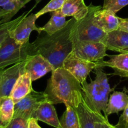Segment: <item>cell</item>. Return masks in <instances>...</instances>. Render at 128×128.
<instances>
[{
	"label": "cell",
	"mask_w": 128,
	"mask_h": 128,
	"mask_svg": "<svg viewBox=\"0 0 128 128\" xmlns=\"http://www.w3.org/2000/svg\"><path fill=\"white\" fill-rule=\"evenodd\" d=\"M77 20L74 18L67 21L61 30L51 35L40 36L32 42L36 54L48 60L54 70L63 66L64 60L72 52L74 42L72 36L73 26Z\"/></svg>",
	"instance_id": "6da1fadb"
},
{
	"label": "cell",
	"mask_w": 128,
	"mask_h": 128,
	"mask_svg": "<svg viewBox=\"0 0 128 128\" xmlns=\"http://www.w3.org/2000/svg\"><path fill=\"white\" fill-rule=\"evenodd\" d=\"M51 72L45 91L49 102L53 104L63 103L65 106L76 108L83 101L81 84L63 67Z\"/></svg>",
	"instance_id": "7a4b0ae2"
},
{
	"label": "cell",
	"mask_w": 128,
	"mask_h": 128,
	"mask_svg": "<svg viewBox=\"0 0 128 128\" xmlns=\"http://www.w3.org/2000/svg\"><path fill=\"white\" fill-rule=\"evenodd\" d=\"M102 68L97 67L94 70L96 76L94 81L88 83L86 81L82 84L83 98L87 106L94 112L105 113L109 94L114 91L110 87L106 73Z\"/></svg>",
	"instance_id": "3957f363"
},
{
	"label": "cell",
	"mask_w": 128,
	"mask_h": 128,
	"mask_svg": "<svg viewBox=\"0 0 128 128\" xmlns=\"http://www.w3.org/2000/svg\"><path fill=\"white\" fill-rule=\"evenodd\" d=\"M102 8L101 6L90 4L86 16L82 20L75 21L72 32L74 43L78 41L104 42L107 33L97 27L94 22V13Z\"/></svg>",
	"instance_id": "277c9868"
},
{
	"label": "cell",
	"mask_w": 128,
	"mask_h": 128,
	"mask_svg": "<svg viewBox=\"0 0 128 128\" xmlns=\"http://www.w3.org/2000/svg\"><path fill=\"white\" fill-rule=\"evenodd\" d=\"M34 54H36V52L32 42L28 41L20 44L8 35L0 46V68L5 69L25 61Z\"/></svg>",
	"instance_id": "5b68a950"
},
{
	"label": "cell",
	"mask_w": 128,
	"mask_h": 128,
	"mask_svg": "<svg viewBox=\"0 0 128 128\" xmlns=\"http://www.w3.org/2000/svg\"><path fill=\"white\" fill-rule=\"evenodd\" d=\"M105 44L102 42L78 41L74 43L72 52L79 58L100 64L107 56Z\"/></svg>",
	"instance_id": "8992f818"
},
{
	"label": "cell",
	"mask_w": 128,
	"mask_h": 128,
	"mask_svg": "<svg viewBox=\"0 0 128 128\" xmlns=\"http://www.w3.org/2000/svg\"><path fill=\"white\" fill-rule=\"evenodd\" d=\"M48 101L44 92L33 90L28 94L15 104L14 117H21L26 120L31 118L33 114L41 103Z\"/></svg>",
	"instance_id": "52a82bcc"
},
{
	"label": "cell",
	"mask_w": 128,
	"mask_h": 128,
	"mask_svg": "<svg viewBox=\"0 0 128 128\" xmlns=\"http://www.w3.org/2000/svg\"><path fill=\"white\" fill-rule=\"evenodd\" d=\"M63 68L70 72L81 84L86 81L90 71L100 67V64L89 62L77 57L72 52L66 58L63 63Z\"/></svg>",
	"instance_id": "ba28073f"
},
{
	"label": "cell",
	"mask_w": 128,
	"mask_h": 128,
	"mask_svg": "<svg viewBox=\"0 0 128 128\" xmlns=\"http://www.w3.org/2000/svg\"><path fill=\"white\" fill-rule=\"evenodd\" d=\"M36 19L37 18L35 14H31L25 16L10 31L9 35L10 37L18 44H23L28 42L30 34L33 31H36L38 34H41V31L40 28H38L35 24Z\"/></svg>",
	"instance_id": "9c48e42d"
},
{
	"label": "cell",
	"mask_w": 128,
	"mask_h": 128,
	"mask_svg": "<svg viewBox=\"0 0 128 128\" xmlns=\"http://www.w3.org/2000/svg\"><path fill=\"white\" fill-rule=\"evenodd\" d=\"M27 61L28 58L4 70L0 80V98L10 96L11 90L17 80L25 71Z\"/></svg>",
	"instance_id": "30bf717a"
},
{
	"label": "cell",
	"mask_w": 128,
	"mask_h": 128,
	"mask_svg": "<svg viewBox=\"0 0 128 128\" xmlns=\"http://www.w3.org/2000/svg\"><path fill=\"white\" fill-rule=\"evenodd\" d=\"M53 70L51 63L39 54L31 55L28 58L25 71L30 74L32 81H36Z\"/></svg>",
	"instance_id": "8fae6325"
},
{
	"label": "cell",
	"mask_w": 128,
	"mask_h": 128,
	"mask_svg": "<svg viewBox=\"0 0 128 128\" xmlns=\"http://www.w3.org/2000/svg\"><path fill=\"white\" fill-rule=\"evenodd\" d=\"M103 43L107 50L128 53V32L117 29L108 32Z\"/></svg>",
	"instance_id": "7c38bea8"
},
{
	"label": "cell",
	"mask_w": 128,
	"mask_h": 128,
	"mask_svg": "<svg viewBox=\"0 0 128 128\" xmlns=\"http://www.w3.org/2000/svg\"><path fill=\"white\" fill-rule=\"evenodd\" d=\"M94 22L100 30L108 33L119 28V17L114 12L102 8L94 13Z\"/></svg>",
	"instance_id": "4fadbf2b"
},
{
	"label": "cell",
	"mask_w": 128,
	"mask_h": 128,
	"mask_svg": "<svg viewBox=\"0 0 128 128\" xmlns=\"http://www.w3.org/2000/svg\"><path fill=\"white\" fill-rule=\"evenodd\" d=\"M31 118L38 121L43 122L55 128H61L60 120L58 118L53 104L49 101L44 102L38 106Z\"/></svg>",
	"instance_id": "5bb4252c"
},
{
	"label": "cell",
	"mask_w": 128,
	"mask_h": 128,
	"mask_svg": "<svg viewBox=\"0 0 128 128\" xmlns=\"http://www.w3.org/2000/svg\"><path fill=\"white\" fill-rule=\"evenodd\" d=\"M32 82L30 74L26 71L20 75L14 85L10 96L14 103L16 104L20 101L33 90L31 84Z\"/></svg>",
	"instance_id": "9a60e30c"
},
{
	"label": "cell",
	"mask_w": 128,
	"mask_h": 128,
	"mask_svg": "<svg viewBox=\"0 0 128 128\" xmlns=\"http://www.w3.org/2000/svg\"><path fill=\"white\" fill-rule=\"evenodd\" d=\"M59 10L62 16H72L79 21L86 16L89 6H86L84 0H66Z\"/></svg>",
	"instance_id": "2e32d148"
},
{
	"label": "cell",
	"mask_w": 128,
	"mask_h": 128,
	"mask_svg": "<svg viewBox=\"0 0 128 128\" xmlns=\"http://www.w3.org/2000/svg\"><path fill=\"white\" fill-rule=\"evenodd\" d=\"M110 60L100 63L101 68L110 67L114 70V75L128 78V53H120L109 56Z\"/></svg>",
	"instance_id": "e0dca14e"
},
{
	"label": "cell",
	"mask_w": 128,
	"mask_h": 128,
	"mask_svg": "<svg viewBox=\"0 0 128 128\" xmlns=\"http://www.w3.org/2000/svg\"><path fill=\"white\" fill-rule=\"evenodd\" d=\"M80 124V128H95V121L104 118L102 114L92 111L84 102V98L81 103L75 108Z\"/></svg>",
	"instance_id": "ac0fdd59"
},
{
	"label": "cell",
	"mask_w": 128,
	"mask_h": 128,
	"mask_svg": "<svg viewBox=\"0 0 128 128\" xmlns=\"http://www.w3.org/2000/svg\"><path fill=\"white\" fill-rule=\"evenodd\" d=\"M128 105V94L126 90L124 88V91H114L111 94L108 100L106 110L104 116L108 119V116L112 114L118 113L120 111H124V109Z\"/></svg>",
	"instance_id": "d6986e66"
},
{
	"label": "cell",
	"mask_w": 128,
	"mask_h": 128,
	"mask_svg": "<svg viewBox=\"0 0 128 128\" xmlns=\"http://www.w3.org/2000/svg\"><path fill=\"white\" fill-rule=\"evenodd\" d=\"M50 13L51 18L50 20L43 27L40 28L41 31H44L49 35L53 34L61 30L67 22L66 17L62 16L59 10L50 12Z\"/></svg>",
	"instance_id": "ffe728a7"
},
{
	"label": "cell",
	"mask_w": 128,
	"mask_h": 128,
	"mask_svg": "<svg viewBox=\"0 0 128 128\" xmlns=\"http://www.w3.org/2000/svg\"><path fill=\"white\" fill-rule=\"evenodd\" d=\"M15 103L10 96L0 98V119L5 124L13 118Z\"/></svg>",
	"instance_id": "44dd1931"
},
{
	"label": "cell",
	"mask_w": 128,
	"mask_h": 128,
	"mask_svg": "<svg viewBox=\"0 0 128 128\" xmlns=\"http://www.w3.org/2000/svg\"><path fill=\"white\" fill-rule=\"evenodd\" d=\"M61 128H80L79 118L75 108L72 106H66L60 120Z\"/></svg>",
	"instance_id": "7402d4cb"
},
{
	"label": "cell",
	"mask_w": 128,
	"mask_h": 128,
	"mask_svg": "<svg viewBox=\"0 0 128 128\" xmlns=\"http://www.w3.org/2000/svg\"><path fill=\"white\" fill-rule=\"evenodd\" d=\"M31 0H11L7 4L2 7L6 14L3 18L1 23H5L11 21V18Z\"/></svg>",
	"instance_id": "603a6c76"
},
{
	"label": "cell",
	"mask_w": 128,
	"mask_h": 128,
	"mask_svg": "<svg viewBox=\"0 0 128 128\" xmlns=\"http://www.w3.org/2000/svg\"><path fill=\"white\" fill-rule=\"evenodd\" d=\"M32 10L27 11V12H25L23 14L18 17L17 18L13 20H11L9 22L0 24V46L2 44V42H3L4 40L6 39V38L9 35L10 31L11 30H13L25 16L28 15V14Z\"/></svg>",
	"instance_id": "cb8c5ba5"
},
{
	"label": "cell",
	"mask_w": 128,
	"mask_h": 128,
	"mask_svg": "<svg viewBox=\"0 0 128 128\" xmlns=\"http://www.w3.org/2000/svg\"><path fill=\"white\" fill-rule=\"evenodd\" d=\"M128 5V0H104L102 8L116 14Z\"/></svg>",
	"instance_id": "d4e9b609"
},
{
	"label": "cell",
	"mask_w": 128,
	"mask_h": 128,
	"mask_svg": "<svg viewBox=\"0 0 128 128\" xmlns=\"http://www.w3.org/2000/svg\"><path fill=\"white\" fill-rule=\"evenodd\" d=\"M65 1L66 0H50L46 6H44L41 10H40L38 12L35 14L36 18H38L40 16H42L44 14L59 10L61 8Z\"/></svg>",
	"instance_id": "484cf974"
},
{
	"label": "cell",
	"mask_w": 128,
	"mask_h": 128,
	"mask_svg": "<svg viewBox=\"0 0 128 128\" xmlns=\"http://www.w3.org/2000/svg\"><path fill=\"white\" fill-rule=\"evenodd\" d=\"M28 120L21 117H14L12 120L5 124L3 128H28Z\"/></svg>",
	"instance_id": "4316f807"
},
{
	"label": "cell",
	"mask_w": 128,
	"mask_h": 128,
	"mask_svg": "<svg viewBox=\"0 0 128 128\" xmlns=\"http://www.w3.org/2000/svg\"><path fill=\"white\" fill-rule=\"evenodd\" d=\"M114 126L115 128H128V105L123 111L117 124Z\"/></svg>",
	"instance_id": "83f0119b"
},
{
	"label": "cell",
	"mask_w": 128,
	"mask_h": 128,
	"mask_svg": "<svg viewBox=\"0 0 128 128\" xmlns=\"http://www.w3.org/2000/svg\"><path fill=\"white\" fill-rule=\"evenodd\" d=\"M95 128H115V126L109 123L108 119L105 118L95 121Z\"/></svg>",
	"instance_id": "f1b7e54d"
},
{
	"label": "cell",
	"mask_w": 128,
	"mask_h": 128,
	"mask_svg": "<svg viewBox=\"0 0 128 128\" xmlns=\"http://www.w3.org/2000/svg\"><path fill=\"white\" fill-rule=\"evenodd\" d=\"M118 29L128 32V18H119V25Z\"/></svg>",
	"instance_id": "f546056e"
},
{
	"label": "cell",
	"mask_w": 128,
	"mask_h": 128,
	"mask_svg": "<svg viewBox=\"0 0 128 128\" xmlns=\"http://www.w3.org/2000/svg\"><path fill=\"white\" fill-rule=\"evenodd\" d=\"M28 128H41L38 123V121L35 118H31L28 120Z\"/></svg>",
	"instance_id": "4dcf8cb0"
},
{
	"label": "cell",
	"mask_w": 128,
	"mask_h": 128,
	"mask_svg": "<svg viewBox=\"0 0 128 128\" xmlns=\"http://www.w3.org/2000/svg\"><path fill=\"white\" fill-rule=\"evenodd\" d=\"M6 14V11H5V10H3L2 8L0 7V24H1V20H2L4 16H5V15Z\"/></svg>",
	"instance_id": "1f68e13d"
},
{
	"label": "cell",
	"mask_w": 128,
	"mask_h": 128,
	"mask_svg": "<svg viewBox=\"0 0 128 128\" xmlns=\"http://www.w3.org/2000/svg\"><path fill=\"white\" fill-rule=\"evenodd\" d=\"M4 70H4L3 68H0V80H1V76H2V74H3V72Z\"/></svg>",
	"instance_id": "d6a6232c"
},
{
	"label": "cell",
	"mask_w": 128,
	"mask_h": 128,
	"mask_svg": "<svg viewBox=\"0 0 128 128\" xmlns=\"http://www.w3.org/2000/svg\"><path fill=\"white\" fill-rule=\"evenodd\" d=\"M4 126H5V124L2 122V121L0 119V128H3L4 127Z\"/></svg>",
	"instance_id": "836d02e7"
},
{
	"label": "cell",
	"mask_w": 128,
	"mask_h": 128,
	"mask_svg": "<svg viewBox=\"0 0 128 128\" xmlns=\"http://www.w3.org/2000/svg\"><path fill=\"white\" fill-rule=\"evenodd\" d=\"M41 1H42V0H35V6H34V8H35V6H36V5H37L39 3V2H41Z\"/></svg>",
	"instance_id": "e575fe53"
},
{
	"label": "cell",
	"mask_w": 128,
	"mask_h": 128,
	"mask_svg": "<svg viewBox=\"0 0 128 128\" xmlns=\"http://www.w3.org/2000/svg\"></svg>",
	"instance_id": "d590c367"
}]
</instances>
